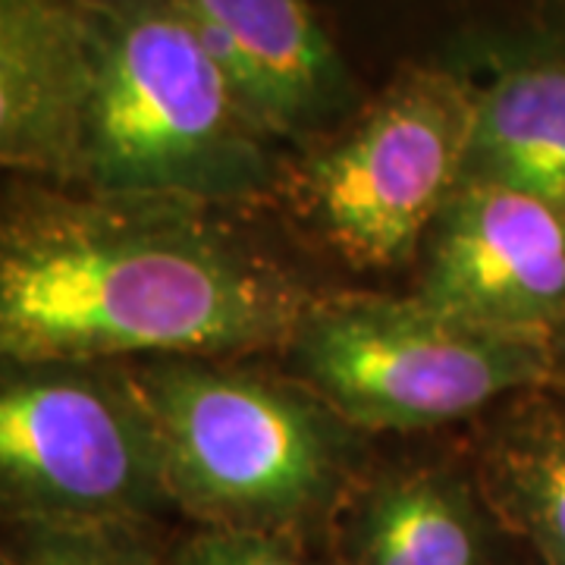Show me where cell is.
I'll return each instance as SVG.
<instances>
[{
  "instance_id": "obj_1",
  "label": "cell",
  "mask_w": 565,
  "mask_h": 565,
  "mask_svg": "<svg viewBox=\"0 0 565 565\" xmlns=\"http://www.w3.org/2000/svg\"><path fill=\"white\" fill-rule=\"evenodd\" d=\"M308 305L207 204L35 192L0 230L7 364L239 355L289 343Z\"/></svg>"
},
{
  "instance_id": "obj_2",
  "label": "cell",
  "mask_w": 565,
  "mask_h": 565,
  "mask_svg": "<svg viewBox=\"0 0 565 565\" xmlns=\"http://www.w3.org/2000/svg\"><path fill=\"white\" fill-rule=\"evenodd\" d=\"M270 180L264 129L177 0L98 10L79 161L88 192L221 204L255 199Z\"/></svg>"
},
{
  "instance_id": "obj_3",
  "label": "cell",
  "mask_w": 565,
  "mask_h": 565,
  "mask_svg": "<svg viewBox=\"0 0 565 565\" xmlns=\"http://www.w3.org/2000/svg\"><path fill=\"white\" fill-rule=\"evenodd\" d=\"M161 430L170 500L214 527L274 531L315 512L345 465V422L299 381L217 359L129 364Z\"/></svg>"
},
{
  "instance_id": "obj_4",
  "label": "cell",
  "mask_w": 565,
  "mask_h": 565,
  "mask_svg": "<svg viewBox=\"0 0 565 565\" xmlns=\"http://www.w3.org/2000/svg\"><path fill=\"white\" fill-rule=\"evenodd\" d=\"M286 349L299 384L364 430L444 427L553 377L550 337L468 321L422 296L311 302Z\"/></svg>"
},
{
  "instance_id": "obj_5",
  "label": "cell",
  "mask_w": 565,
  "mask_h": 565,
  "mask_svg": "<svg viewBox=\"0 0 565 565\" xmlns=\"http://www.w3.org/2000/svg\"><path fill=\"white\" fill-rule=\"evenodd\" d=\"M0 484L25 525H136L170 497L158 422L120 362L7 364Z\"/></svg>"
},
{
  "instance_id": "obj_6",
  "label": "cell",
  "mask_w": 565,
  "mask_h": 565,
  "mask_svg": "<svg viewBox=\"0 0 565 565\" xmlns=\"http://www.w3.org/2000/svg\"><path fill=\"white\" fill-rule=\"evenodd\" d=\"M475 92L418 70L308 163L315 221L355 264H399L465 180Z\"/></svg>"
},
{
  "instance_id": "obj_7",
  "label": "cell",
  "mask_w": 565,
  "mask_h": 565,
  "mask_svg": "<svg viewBox=\"0 0 565 565\" xmlns=\"http://www.w3.org/2000/svg\"><path fill=\"white\" fill-rule=\"evenodd\" d=\"M422 299L497 330L565 321V217L503 182L465 177L430 226Z\"/></svg>"
},
{
  "instance_id": "obj_8",
  "label": "cell",
  "mask_w": 565,
  "mask_h": 565,
  "mask_svg": "<svg viewBox=\"0 0 565 565\" xmlns=\"http://www.w3.org/2000/svg\"><path fill=\"white\" fill-rule=\"evenodd\" d=\"M98 70V10L85 0H0V161L79 182Z\"/></svg>"
},
{
  "instance_id": "obj_9",
  "label": "cell",
  "mask_w": 565,
  "mask_h": 565,
  "mask_svg": "<svg viewBox=\"0 0 565 565\" xmlns=\"http://www.w3.org/2000/svg\"><path fill=\"white\" fill-rule=\"evenodd\" d=\"M264 132L302 136L343 110V63L308 0H177Z\"/></svg>"
},
{
  "instance_id": "obj_10",
  "label": "cell",
  "mask_w": 565,
  "mask_h": 565,
  "mask_svg": "<svg viewBox=\"0 0 565 565\" xmlns=\"http://www.w3.org/2000/svg\"><path fill=\"white\" fill-rule=\"evenodd\" d=\"M465 177L522 189L565 217V63L509 66L475 92Z\"/></svg>"
},
{
  "instance_id": "obj_11",
  "label": "cell",
  "mask_w": 565,
  "mask_h": 565,
  "mask_svg": "<svg viewBox=\"0 0 565 565\" xmlns=\"http://www.w3.org/2000/svg\"><path fill=\"white\" fill-rule=\"evenodd\" d=\"M484 525L462 481L405 471L371 490L355 565H484Z\"/></svg>"
},
{
  "instance_id": "obj_12",
  "label": "cell",
  "mask_w": 565,
  "mask_h": 565,
  "mask_svg": "<svg viewBox=\"0 0 565 565\" xmlns=\"http://www.w3.org/2000/svg\"><path fill=\"white\" fill-rule=\"evenodd\" d=\"M481 478L544 565H565V408L541 403L505 415L484 440Z\"/></svg>"
},
{
  "instance_id": "obj_13",
  "label": "cell",
  "mask_w": 565,
  "mask_h": 565,
  "mask_svg": "<svg viewBox=\"0 0 565 565\" xmlns=\"http://www.w3.org/2000/svg\"><path fill=\"white\" fill-rule=\"evenodd\" d=\"M10 565H161L129 525H25Z\"/></svg>"
},
{
  "instance_id": "obj_14",
  "label": "cell",
  "mask_w": 565,
  "mask_h": 565,
  "mask_svg": "<svg viewBox=\"0 0 565 565\" xmlns=\"http://www.w3.org/2000/svg\"><path fill=\"white\" fill-rule=\"evenodd\" d=\"M173 565H308L274 531L211 527L185 541Z\"/></svg>"
},
{
  "instance_id": "obj_15",
  "label": "cell",
  "mask_w": 565,
  "mask_h": 565,
  "mask_svg": "<svg viewBox=\"0 0 565 565\" xmlns=\"http://www.w3.org/2000/svg\"><path fill=\"white\" fill-rule=\"evenodd\" d=\"M88 7H98V10H126V7H136V3H148V0H85Z\"/></svg>"
}]
</instances>
